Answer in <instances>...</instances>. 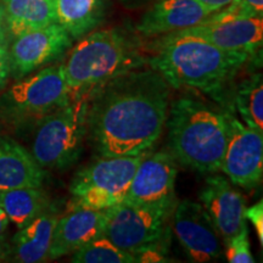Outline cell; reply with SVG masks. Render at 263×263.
<instances>
[{"label": "cell", "instance_id": "277c9868", "mask_svg": "<svg viewBox=\"0 0 263 263\" xmlns=\"http://www.w3.org/2000/svg\"><path fill=\"white\" fill-rule=\"evenodd\" d=\"M144 64L136 38L121 28H107L82 37L61 65L71 100L88 101L107 82Z\"/></svg>", "mask_w": 263, "mask_h": 263}, {"label": "cell", "instance_id": "d6986e66", "mask_svg": "<svg viewBox=\"0 0 263 263\" xmlns=\"http://www.w3.org/2000/svg\"><path fill=\"white\" fill-rule=\"evenodd\" d=\"M3 6L12 38L58 22L55 0H3Z\"/></svg>", "mask_w": 263, "mask_h": 263}, {"label": "cell", "instance_id": "484cf974", "mask_svg": "<svg viewBox=\"0 0 263 263\" xmlns=\"http://www.w3.org/2000/svg\"><path fill=\"white\" fill-rule=\"evenodd\" d=\"M245 219L251 222L255 227L256 233L259 239L261 245L263 244V202L259 201L255 205L246 207L245 210Z\"/></svg>", "mask_w": 263, "mask_h": 263}, {"label": "cell", "instance_id": "2e32d148", "mask_svg": "<svg viewBox=\"0 0 263 263\" xmlns=\"http://www.w3.org/2000/svg\"><path fill=\"white\" fill-rule=\"evenodd\" d=\"M212 12L196 0H156L137 25V31L145 37L168 34L193 27Z\"/></svg>", "mask_w": 263, "mask_h": 263}, {"label": "cell", "instance_id": "ffe728a7", "mask_svg": "<svg viewBox=\"0 0 263 263\" xmlns=\"http://www.w3.org/2000/svg\"><path fill=\"white\" fill-rule=\"evenodd\" d=\"M108 0H55L58 24L80 41L104 21Z\"/></svg>", "mask_w": 263, "mask_h": 263}, {"label": "cell", "instance_id": "4dcf8cb0", "mask_svg": "<svg viewBox=\"0 0 263 263\" xmlns=\"http://www.w3.org/2000/svg\"><path fill=\"white\" fill-rule=\"evenodd\" d=\"M10 255V246L6 244L4 240L0 238V261L5 259Z\"/></svg>", "mask_w": 263, "mask_h": 263}, {"label": "cell", "instance_id": "603a6c76", "mask_svg": "<svg viewBox=\"0 0 263 263\" xmlns=\"http://www.w3.org/2000/svg\"><path fill=\"white\" fill-rule=\"evenodd\" d=\"M71 261L74 263H134L138 262V258L136 254L118 248L101 235L74 251Z\"/></svg>", "mask_w": 263, "mask_h": 263}, {"label": "cell", "instance_id": "8fae6325", "mask_svg": "<svg viewBox=\"0 0 263 263\" xmlns=\"http://www.w3.org/2000/svg\"><path fill=\"white\" fill-rule=\"evenodd\" d=\"M172 229L192 262H212L223 254L218 230L200 202L183 200L174 205Z\"/></svg>", "mask_w": 263, "mask_h": 263}, {"label": "cell", "instance_id": "44dd1931", "mask_svg": "<svg viewBox=\"0 0 263 263\" xmlns=\"http://www.w3.org/2000/svg\"><path fill=\"white\" fill-rule=\"evenodd\" d=\"M50 199L42 188H20L0 192V206L17 228L41 215L51 205Z\"/></svg>", "mask_w": 263, "mask_h": 263}, {"label": "cell", "instance_id": "4fadbf2b", "mask_svg": "<svg viewBox=\"0 0 263 263\" xmlns=\"http://www.w3.org/2000/svg\"><path fill=\"white\" fill-rule=\"evenodd\" d=\"M199 200L224 245L248 227L245 219L246 200L228 177L210 174L200 190Z\"/></svg>", "mask_w": 263, "mask_h": 263}, {"label": "cell", "instance_id": "83f0119b", "mask_svg": "<svg viewBox=\"0 0 263 263\" xmlns=\"http://www.w3.org/2000/svg\"><path fill=\"white\" fill-rule=\"evenodd\" d=\"M196 2L209 9L213 14V12H217L223 8H226V6L230 4L233 0H196Z\"/></svg>", "mask_w": 263, "mask_h": 263}, {"label": "cell", "instance_id": "f546056e", "mask_svg": "<svg viewBox=\"0 0 263 263\" xmlns=\"http://www.w3.org/2000/svg\"><path fill=\"white\" fill-rule=\"evenodd\" d=\"M8 226H9V218L8 216H6V213L4 212V210H3V207L0 206V238H2L3 234L6 232Z\"/></svg>", "mask_w": 263, "mask_h": 263}, {"label": "cell", "instance_id": "3957f363", "mask_svg": "<svg viewBox=\"0 0 263 263\" xmlns=\"http://www.w3.org/2000/svg\"><path fill=\"white\" fill-rule=\"evenodd\" d=\"M166 124L177 162L202 174L221 171L228 134L226 108L184 94L170 105Z\"/></svg>", "mask_w": 263, "mask_h": 263}, {"label": "cell", "instance_id": "7402d4cb", "mask_svg": "<svg viewBox=\"0 0 263 263\" xmlns=\"http://www.w3.org/2000/svg\"><path fill=\"white\" fill-rule=\"evenodd\" d=\"M233 103L246 126L263 133V80L261 72L252 73L233 87Z\"/></svg>", "mask_w": 263, "mask_h": 263}, {"label": "cell", "instance_id": "e0dca14e", "mask_svg": "<svg viewBox=\"0 0 263 263\" xmlns=\"http://www.w3.org/2000/svg\"><path fill=\"white\" fill-rule=\"evenodd\" d=\"M47 173L25 146L0 136V192L42 188Z\"/></svg>", "mask_w": 263, "mask_h": 263}, {"label": "cell", "instance_id": "9c48e42d", "mask_svg": "<svg viewBox=\"0 0 263 263\" xmlns=\"http://www.w3.org/2000/svg\"><path fill=\"white\" fill-rule=\"evenodd\" d=\"M233 111L226 108L228 134L221 171L234 185L254 189L263 176V133L240 122Z\"/></svg>", "mask_w": 263, "mask_h": 263}, {"label": "cell", "instance_id": "cb8c5ba5", "mask_svg": "<svg viewBox=\"0 0 263 263\" xmlns=\"http://www.w3.org/2000/svg\"><path fill=\"white\" fill-rule=\"evenodd\" d=\"M246 17H263V0H233L226 8L213 12L206 20L223 21Z\"/></svg>", "mask_w": 263, "mask_h": 263}, {"label": "cell", "instance_id": "5b68a950", "mask_svg": "<svg viewBox=\"0 0 263 263\" xmlns=\"http://www.w3.org/2000/svg\"><path fill=\"white\" fill-rule=\"evenodd\" d=\"M87 100H71L34 123L31 154L44 170H67L80 160L87 138Z\"/></svg>", "mask_w": 263, "mask_h": 263}, {"label": "cell", "instance_id": "30bf717a", "mask_svg": "<svg viewBox=\"0 0 263 263\" xmlns=\"http://www.w3.org/2000/svg\"><path fill=\"white\" fill-rule=\"evenodd\" d=\"M70 33L55 22L14 38L10 55V74L16 81L64 57L73 45Z\"/></svg>", "mask_w": 263, "mask_h": 263}, {"label": "cell", "instance_id": "52a82bcc", "mask_svg": "<svg viewBox=\"0 0 263 263\" xmlns=\"http://www.w3.org/2000/svg\"><path fill=\"white\" fill-rule=\"evenodd\" d=\"M70 101L62 65L48 66L5 91L0 98V114L11 123H35Z\"/></svg>", "mask_w": 263, "mask_h": 263}, {"label": "cell", "instance_id": "9a60e30c", "mask_svg": "<svg viewBox=\"0 0 263 263\" xmlns=\"http://www.w3.org/2000/svg\"><path fill=\"white\" fill-rule=\"evenodd\" d=\"M107 210L67 209L55 224L48 259H58L73 254L91 240L103 235Z\"/></svg>", "mask_w": 263, "mask_h": 263}, {"label": "cell", "instance_id": "7a4b0ae2", "mask_svg": "<svg viewBox=\"0 0 263 263\" xmlns=\"http://www.w3.org/2000/svg\"><path fill=\"white\" fill-rule=\"evenodd\" d=\"M151 68L159 72L174 89H190L226 104L233 82L246 64L249 54L224 50L202 39L168 33L156 41ZM256 59V58H255Z\"/></svg>", "mask_w": 263, "mask_h": 263}, {"label": "cell", "instance_id": "5bb4252c", "mask_svg": "<svg viewBox=\"0 0 263 263\" xmlns=\"http://www.w3.org/2000/svg\"><path fill=\"white\" fill-rule=\"evenodd\" d=\"M174 34L202 39L224 50L239 51L257 58L263 43V17L205 20L193 27L172 32Z\"/></svg>", "mask_w": 263, "mask_h": 263}, {"label": "cell", "instance_id": "6da1fadb", "mask_svg": "<svg viewBox=\"0 0 263 263\" xmlns=\"http://www.w3.org/2000/svg\"><path fill=\"white\" fill-rule=\"evenodd\" d=\"M170 105L171 85L154 68L117 76L88 100V140L99 156L146 153L162 134Z\"/></svg>", "mask_w": 263, "mask_h": 263}, {"label": "cell", "instance_id": "d4e9b609", "mask_svg": "<svg viewBox=\"0 0 263 263\" xmlns=\"http://www.w3.org/2000/svg\"><path fill=\"white\" fill-rule=\"evenodd\" d=\"M226 257L230 263H254L255 258L251 254L249 242L248 227L233 236L226 244Z\"/></svg>", "mask_w": 263, "mask_h": 263}, {"label": "cell", "instance_id": "8992f818", "mask_svg": "<svg viewBox=\"0 0 263 263\" xmlns=\"http://www.w3.org/2000/svg\"><path fill=\"white\" fill-rule=\"evenodd\" d=\"M146 153L129 156H100L99 160L78 170L68 186L71 200L67 209L107 210L122 202L138 164Z\"/></svg>", "mask_w": 263, "mask_h": 263}, {"label": "cell", "instance_id": "4316f807", "mask_svg": "<svg viewBox=\"0 0 263 263\" xmlns=\"http://www.w3.org/2000/svg\"><path fill=\"white\" fill-rule=\"evenodd\" d=\"M10 76V55L8 44L0 45V89L6 84Z\"/></svg>", "mask_w": 263, "mask_h": 263}, {"label": "cell", "instance_id": "7c38bea8", "mask_svg": "<svg viewBox=\"0 0 263 263\" xmlns=\"http://www.w3.org/2000/svg\"><path fill=\"white\" fill-rule=\"evenodd\" d=\"M178 162L170 151L146 153L138 164L123 201L137 205H176Z\"/></svg>", "mask_w": 263, "mask_h": 263}, {"label": "cell", "instance_id": "ba28073f", "mask_svg": "<svg viewBox=\"0 0 263 263\" xmlns=\"http://www.w3.org/2000/svg\"><path fill=\"white\" fill-rule=\"evenodd\" d=\"M174 205L120 202L107 209L103 236L126 251L139 254L150 248L166 249Z\"/></svg>", "mask_w": 263, "mask_h": 263}, {"label": "cell", "instance_id": "ac0fdd59", "mask_svg": "<svg viewBox=\"0 0 263 263\" xmlns=\"http://www.w3.org/2000/svg\"><path fill=\"white\" fill-rule=\"evenodd\" d=\"M60 213L51 203L45 211L18 229L12 238L10 254L14 261L21 263H38L48 259L52 233Z\"/></svg>", "mask_w": 263, "mask_h": 263}, {"label": "cell", "instance_id": "f1b7e54d", "mask_svg": "<svg viewBox=\"0 0 263 263\" xmlns=\"http://www.w3.org/2000/svg\"><path fill=\"white\" fill-rule=\"evenodd\" d=\"M8 28H6V22H5V12H4V6L0 4V45L2 44H8Z\"/></svg>", "mask_w": 263, "mask_h": 263}]
</instances>
